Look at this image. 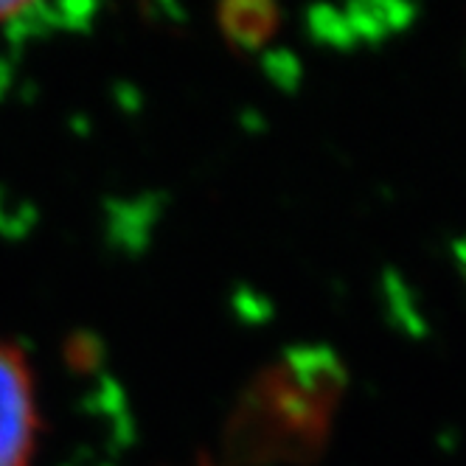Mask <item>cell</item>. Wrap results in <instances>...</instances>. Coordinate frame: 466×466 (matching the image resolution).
<instances>
[{
	"label": "cell",
	"instance_id": "cell-1",
	"mask_svg": "<svg viewBox=\"0 0 466 466\" xmlns=\"http://www.w3.org/2000/svg\"><path fill=\"white\" fill-rule=\"evenodd\" d=\"M37 444V402L23 354L0 340V466H28Z\"/></svg>",
	"mask_w": 466,
	"mask_h": 466
},
{
	"label": "cell",
	"instance_id": "cell-2",
	"mask_svg": "<svg viewBox=\"0 0 466 466\" xmlns=\"http://www.w3.org/2000/svg\"><path fill=\"white\" fill-rule=\"evenodd\" d=\"M31 9V4H0V23H12L15 17H23V15H28Z\"/></svg>",
	"mask_w": 466,
	"mask_h": 466
}]
</instances>
